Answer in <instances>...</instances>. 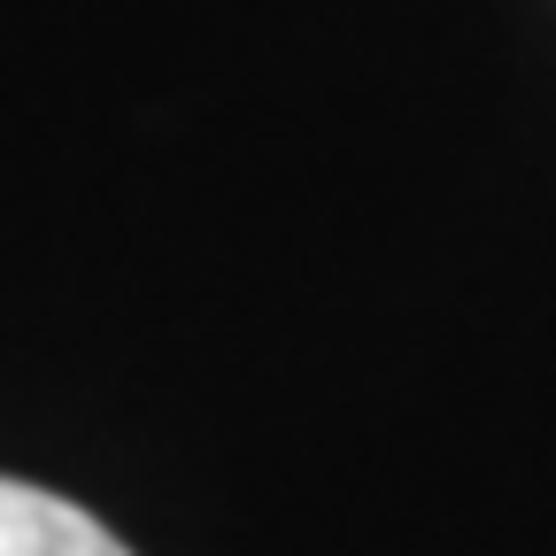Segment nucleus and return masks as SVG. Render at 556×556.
I'll use <instances>...</instances> for the list:
<instances>
[{"instance_id":"obj_1","label":"nucleus","mask_w":556,"mask_h":556,"mask_svg":"<svg viewBox=\"0 0 556 556\" xmlns=\"http://www.w3.org/2000/svg\"><path fill=\"white\" fill-rule=\"evenodd\" d=\"M0 556H131L93 510L0 471Z\"/></svg>"}]
</instances>
